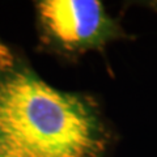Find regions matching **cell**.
<instances>
[{"instance_id":"6da1fadb","label":"cell","mask_w":157,"mask_h":157,"mask_svg":"<svg viewBox=\"0 0 157 157\" xmlns=\"http://www.w3.org/2000/svg\"><path fill=\"white\" fill-rule=\"evenodd\" d=\"M113 144L94 97L50 85L0 38V157H107Z\"/></svg>"},{"instance_id":"7a4b0ae2","label":"cell","mask_w":157,"mask_h":157,"mask_svg":"<svg viewBox=\"0 0 157 157\" xmlns=\"http://www.w3.org/2000/svg\"><path fill=\"white\" fill-rule=\"evenodd\" d=\"M34 12L39 50L71 62L131 38L100 0H38Z\"/></svg>"}]
</instances>
